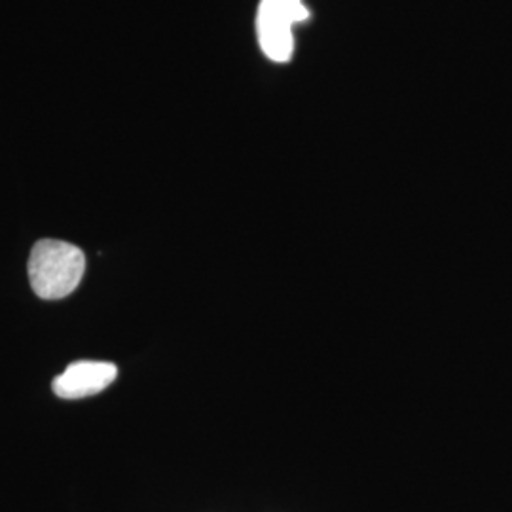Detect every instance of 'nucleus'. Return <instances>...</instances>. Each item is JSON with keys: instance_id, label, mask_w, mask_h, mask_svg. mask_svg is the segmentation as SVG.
<instances>
[{"instance_id": "f257e3e1", "label": "nucleus", "mask_w": 512, "mask_h": 512, "mask_svg": "<svg viewBox=\"0 0 512 512\" xmlns=\"http://www.w3.org/2000/svg\"><path fill=\"white\" fill-rule=\"evenodd\" d=\"M27 270L38 298L59 300L78 289L86 272V255L73 243L40 239L31 251Z\"/></svg>"}, {"instance_id": "f03ea898", "label": "nucleus", "mask_w": 512, "mask_h": 512, "mask_svg": "<svg viewBox=\"0 0 512 512\" xmlns=\"http://www.w3.org/2000/svg\"><path fill=\"white\" fill-rule=\"evenodd\" d=\"M310 18L302 0H262L256 16V33L262 52L272 61L285 63L293 57V27Z\"/></svg>"}, {"instance_id": "7ed1b4c3", "label": "nucleus", "mask_w": 512, "mask_h": 512, "mask_svg": "<svg viewBox=\"0 0 512 512\" xmlns=\"http://www.w3.org/2000/svg\"><path fill=\"white\" fill-rule=\"evenodd\" d=\"M116 376L118 368L114 363L76 361L55 378L52 389L59 399H84L107 389L116 380Z\"/></svg>"}]
</instances>
